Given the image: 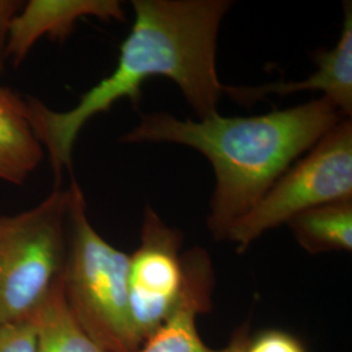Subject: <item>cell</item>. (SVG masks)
<instances>
[{
  "instance_id": "cell-10",
  "label": "cell",
  "mask_w": 352,
  "mask_h": 352,
  "mask_svg": "<svg viewBox=\"0 0 352 352\" xmlns=\"http://www.w3.org/2000/svg\"><path fill=\"white\" fill-rule=\"evenodd\" d=\"M45 154L30 126L25 100L0 87V182L25 184Z\"/></svg>"
},
{
  "instance_id": "cell-1",
  "label": "cell",
  "mask_w": 352,
  "mask_h": 352,
  "mask_svg": "<svg viewBox=\"0 0 352 352\" xmlns=\"http://www.w3.org/2000/svg\"><path fill=\"white\" fill-rule=\"evenodd\" d=\"M231 6L230 0H133L135 20L110 75L64 111L26 98L30 126L49 155L54 188L60 187L64 173L72 174L82 128L123 100L140 107L151 78L173 81L199 119L218 111L225 84L217 74V39Z\"/></svg>"
},
{
  "instance_id": "cell-3",
  "label": "cell",
  "mask_w": 352,
  "mask_h": 352,
  "mask_svg": "<svg viewBox=\"0 0 352 352\" xmlns=\"http://www.w3.org/2000/svg\"><path fill=\"white\" fill-rule=\"evenodd\" d=\"M68 190V252L62 277L67 305L106 351L139 352L144 342L129 308V254L93 227L84 192L76 180Z\"/></svg>"
},
{
  "instance_id": "cell-11",
  "label": "cell",
  "mask_w": 352,
  "mask_h": 352,
  "mask_svg": "<svg viewBox=\"0 0 352 352\" xmlns=\"http://www.w3.org/2000/svg\"><path fill=\"white\" fill-rule=\"evenodd\" d=\"M289 228L304 251L351 252L352 199L327 202L289 219Z\"/></svg>"
},
{
  "instance_id": "cell-2",
  "label": "cell",
  "mask_w": 352,
  "mask_h": 352,
  "mask_svg": "<svg viewBox=\"0 0 352 352\" xmlns=\"http://www.w3.org/2000/svg\"><path fill=\"white\" fill-rule=\"evenodd\" d=\"M342 119L324 97L256 116L217 111L190 120L160 111L141 115L120 141L176 144L205 155L215 174L208 228L214 239L226 240L231 226Z\"/></svg>"
},
{
  "instance_id": "cell-13",
  "label": "cell",
  "mask_w": 352,
  "mask_h": 352,
  "mask_svg": "<svg viewBox=\"0 0 352 352\" xmlns=\"http://www.w3.org/2000/svg\"><path fill=\"white\" fill-rule=\"evenodd\" d=\"M243 352H307L296 337L280 330H266L248 338Z\"/></svg>"
},
{
  "instance_id": "cell-15",
  "label": "cell",
  "mask_w": 352,
  "mask_h": 352,
  "mask_svg": "<svg viewBox=\"0 0 352 352\" xmlns=\"http://www.w3.org/2000/svg\"><path fill=\"white\" fill-rule=\"evenodd\" d=\"M23 3L17 0H0V76L6 69V37L7 28L12 19L13 14L20 10Z\"/></svg>"
},
{
  "instance_id": "cell-7",
  "label": "cell",
  "mask_w": 352,
  "mask_h": 352,
  "mask_svg": "<svg viewBox=\"0 0 352 352\" xmlns=\"http://www.w3.org/2000/svg\"><path fill=\"white\" fill-rule=\"evenodd\" d=\"M184 285L173 314L141 346L139 352H243L248 336L239 331L223 349L208 347L196 318L212 309L214 270L208 252L199 247L183 253Z\"/></svg>"
},
{
  "instance_id": "cell-8",
  "label": "cell",
  "mask_w": 352,
  "mask_h": 352,
  "mask_svg": "<svg viewBox=\"0 0 352 352\" xmlns=\"http://www.w3.org/2000/svg\"><path fill=\"white\" fill-rule=\"evenodd\" d=\"M85 17L124 21L118 0H29L21 4L7 28L6 58L14 67L24 63L41 38L64 41Z\"/></svg>"
},
{
  "instance_id": "cell-4",
  "label": "cell",
  "mask_w": 352,
  "mask_h": 352,
  "mask_svg": "<svg viewBox=\"0 0 352 352\" xmlns=\"http://www.w3.org/2000/svg\"><path fill=\"white\" fill-rule=\"evenodd\" d=\"M69 190L54 188L36 206L0 215V327L29 321L63 277Z\"/></svg>"
},
{
  "instance_id": "cell-14",
  "label": "cell",
  "mask_w": 352,
  "mask_h": 352,
  "mask_svg": "<svg viewBox=\"0 0 352 352\" xmlns=\"http://www.w3.org/2000/svg\"><path fill=\"white\" fill-rule=\"evenodd\" d=\"M0 352H36V327L33 321L0 327Z\"/></svg>"
},
{
  "instance_id": "cell-5",
  "label": "cell",
  "mask_w": 352,
  "mask_h": 352,
  "mask_svg": "<svg viewBox=\"0 0 352 352\" xmlns=\"http://www.w3.org/2000/svg\"><path fill=\"white\" fill-rule=\"evenodd\" d=\"M352 199V122L342 119L227 232L243 253L264 232L327 202Z\"/></svg>"
},
{
  "instance_id": "cell-6",
  "label": "cell",
  "mask_w": 352,
  "mask_h": 352,
  "mask_svg": "<svg viewBox=\"0 0 352 352\" xmlns=\"http://www.w3.org/2000/svg\"><path fill=\"white\" fill-rule=\"evenodd\" d=\"M183 234L148 205L140 245L129 254L128 294L133 324L142 342L173 314L184 285Z\"/></svg>"
},
{
  "instance_id": "cell-12",
  "label": "cell",
  "mask_w": 352,
  "mask_h": 352,
  "mask_svg": "<svg viewBox=\"0 0 352 352\" xmlns=\"http://www.w3.org/2000/svg\"><path fill=\"white\" fill-rule=\"evenodd\" d=\"M30 320L36 327V352H109L89 336L71 314L62 278Z\"/></svg>"
},
{
  "instance_id": "cell-9",
  "label": "cell",
  "mask_w": 352,
  "mask_h": 352,
  "mask_svg": "<svg viewBox=\"0 0 352 352\" xmlns=\"http://www.w3.org/2000/svg\"><path fill=\"white\" fill-rule=\"evenodd\" d=\"M317 71L299 81H274L258 87H223V94L232 101L252 106L267 96H289L302 91H321L340 113L351 119L352 115V4L344 1L343 25L338 43L330 50L315 55Z\"/></svg>"
}]
</instances>
